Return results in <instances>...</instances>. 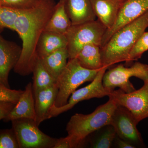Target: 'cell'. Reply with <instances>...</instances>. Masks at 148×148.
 <instances>
[{"instance_id":"26","label":"cell","mask_w":148,"mask_h":148,"mask_svg":"<svg viewBox=\"0 0 148 148\" xmlns=\"http://www.w3.org/2000/svg\"><path fill=\"white\" fill-rule=\"evenodd\" d=\"M0 148H19L16 133L12 127L1 130Z\"/></svg>"},{"instance_id":"20","label":"cell","mask_w":148,"mask_h":148,"mask_svg":"<svg viewBox=\"0 0 148 148\" xmlns=\"http://www.w3.org/2000/svg\"><path fill=\"white\" fill-rule=\"evenodd\" d=\"M76 58L86 69L99 70L104 67L101 59V47L94 44L84 46Z\"/></svg>"},{"instance_id":"16","label":"cell","mask_w":148,"mask_h":148,"mask_svg":"<svg viewBox=\"0 0 148 148\" xmlns=\"http://www.w3.org/2000/svg\"><path fill=\"white\" fill-rule=\"evenodd\" d=\"M66 5L72 25L96 20L90 0H66Z\"/></svg>"},{"instance_id":"5","label":"cell","mask_w":148,"mask_h":148,"mask_svg":"<svg viewBox=\"0 0 148 148\" xmlns=\"http://www.w3.org/2000/svg\"><path fill=\"white\" fill-rule=\"evenodd\" d=\"M107 28L99 20L72 25L66 35L69 59L75 58L84 46L94 44L101 47Z\"/></svg>"},{"instance_id":"11","label":"cell","mask_w":148,"mask_h":148,"mask_svg":"<svg viewBox=\"0 0 148 148\" xmlns=\"http://www.w3.org/2000/svg\"><path fill=\"white\" fill-rule=\"evenodd\" d=\"M148 11V0H125L122 3L118 16L113 27L106 30L101 47L108 41L115 32L135 21Z\"/></svg>"},{"instance_id":"21","label":"cell","mask_w":148,"mask_h":148,"mask_svg":"<svg viewBox=\"0 0 148 148\" xmlns=\"http://www.w3.org/2000/svg\"><path fill=\"white\" fill-rule=\"evenodd\" d=\"M69 55L67 47L62 48L42 58L43 64L51 75L57 80L66 68Z\"/></svg>"},{"instance_id":"4","label":"cell","mask_w":148,"mask_h":148,"mask_svg":"<svg viewBox=\"0 0 148 148\" xmlns=\"http://www.w3.org/2000/svg\"><path fill=\"white\" fill-rule=\"evenodd\" d=\"M99 70L84 68L77 58L69 59L66 68L56 80L58 93L52 106L59 108L66 105L77 88L85 82H92Z\"/></svg>"},{"instance_id":"2","label":"cell","mask_w":148,"mask_h":148,"mask_svg":"<svg viewBox=\"0 0 148 148\" xmlns=\"http://www.w3.org/2000/svg\"><path fill=\"white\" fill-rule=\"evenodd\" d=\"M148 27V11L135 21L114 33L106 44L101 47L104 67L126 62L137 41Z\"/></svg>"},{"instance_id":"1","label":"cell","mask_w":148,"mask_h":148,"mask_svg":"<svg viewBox=\"0 0 148 148\" xmlns=\"http://www.w3.org/2000/svg\"><path fill=\"white\" fill-rule=\"evenodd\" d=\"M56 4L54 0H42L36 7L21 10L14 29L22 43L21 57L14 69L16 73L24 76L32 73L38 42Z\"/></svg>"},{"instance_id":"17","label":"cell","mask_w":148,"mask_h":148,"mask_svg":"<svg viewBox=\"0 0 148 148\" xmlns=\"http://www.w3.org/2000/svg\"><path fill=\"white\" fill-rule=\"evenodd\" d=\"M67 44L66 35L44 31L38 42L36 53L38 57L42 59L55 51L67 47Z\"/></svg>"},{"instance_id":"24","label":"cell","mask_w":148,"mask_h":148,"mask_svg":"<svg viewBox=\"0 0 148 148\" xmlns=\"http://www.w3.org/2000/svg\"><path fill=\"white\" fill-rule=\"evenodd\" d=\"M148 50V32H144L137 41L125 63L130 64L132 61L141 58L143 53Z\"/></svg>"},{"instance_id":"31","label":"cell","mask_w":148,"mask_h":148,"mask_svg":"<svg viewBox=\"0 0 148 148\" xmlns=\"http://www.w3.org/2000/svg\"><path fill=\"white\" fill-rule=\"evenodd\" d=\"M119 1H120L121 2V3L125 1V0H119Z\"/></svg>"},{"instance_id":"8","label":"cell","mask_w":148,"mask_h":148,"mask_svg":"<svg viewBox=\"0 0 148 148\" xmlns=\"http://www.w3.org/2000/svg\"><path fill=\"white\" fill-rule=\"evenodd\" d=\"M108 69L104 67L100 69L90 84L73 92L66 105L59 108L52 106L49 111L48 119L69 110L79 102L92 98L108 96L112 91L106 88L103 84V76Z\"/></svg>"},{"instance_id":"27","label":"cell","mask_w":148,"mask_h":148,"mask_svg":"<svg viewBox=\"0 0 148 148\" xmlns=\"http://www.w3.org/2000/svg\"><path fill=\"white\" fill-rule=\"evenodd\" d=\"M24 92V90L11 89L0 83V102L16 104Z\"/></svg>"},{"instance_id":"19","label":"cell","mask_w":148,"mask_h":148,"mask_svg":"<svg viewBox=\"0 0 148 148\" xmlns=\"http://www.w3.org/2000/svg\"><path fill=\"white\" fill-rule=\"evenodd\" d=\"M116 134L112 125H106L88 135L83 143L82 147L88 145L91 148H112Z\"/></svg>"},{"instance_id":"10","label":"cell","mask_w":148,"mask_h":148,"mask_svg":"<svg viewBox=\"0 0 148 148\" xmlns=\"http://www.w3.org/2000/svg\"><path fill=\"white\" fill-rule=\"evenodd\" d=\"M138 124L128 109L117 105L111 121V124L115 130L116 135L135 148L144 147L145 144L142 135L137 127Z\"/></svg>"},{"instance_id":"6","label":"cell","mask_w":148,"mask_h":148,"mask_svg":"<svg viewBox=\"0 0 148 148\" xmlns=\"http://www.w3.org/2000/svg\"><path fill=\"white\" fill-rule=\"evenodd\" d=\"M135 77L143 81L148 79V65L136 62L130 67L121 64L109 69L103 77L104 87L112 91L116 87L126 93L136 90L130 79Z\"/></svg>"},{"instance_id":"30","label":"cell","mask_w":148,"mask_h":148,"mask_svg":"<svg viewBox=\"0 0 148 148\" xmlns=\"http://www.w3.org/2000/svg\"><path fill=\"white\" fill-rule=\"evenodd\" d=\"M53 148H72L68 137L57 139V142Z\"/></svg>"},{"instance_id":"15","label":"cell","mask_w":148,"mask_h":148,"mask_svg":"<svg viewBox=\"0 0 148 148\" xmlns=\"http://www.w3.org/2000/svg\"><path fill=\"white\" fill-rule=\"evenodd\" d=\"M58 88L56 83L34 93L36 121L39 125L42 122L48 119V114L56 101Z\"/></svg>"},{"instance_id":"12","label":"cell","mask_w":148,"mask_h":148,"mask_svg":"<svg viewBox=\"0 0 148 148\" xmlns=\"http://www.w3.org/2000/svg\"><path fill=\"white\" fill-rule=\"evenodd\" d=\"M22 48L13 42L0 36V83L10 88L8 77L10 72L18 63Z\"/></svg>"},{"instance_id":"25","label":"cell","mask_w":148,"mask_h":148,"mask_svg":"<svg viewBox=\"0 0 148 148\" xmlns=\"http://www.w3.org/2000/svg\"><path fill=\"white\" fill-rule=\"evenodd\" d=\"M42 0H0V6L26 10L36 7Z\"/></svg>"},{"instance_id":"22","label":"cell","mask_w":148,"mask_h":148,"mask_svg":"<svg viewBox=\"0 0 148 148\" xmlns=\"http://www.w3.org/2000/svg\"><path fill=\"white\" fill-rule=\"evenodd\" d=\"M32 73L34 93L56 83V80L45 68L41 58L37 55L33 66Z\"/></svg>"},{"instance_id":"14","label":"cell","mask_w":148,"mask_h":148,"mask_svg":"<svg viewBox=\"0 0 148 148\" xmlns=\"http://www.w3.org/2000/svg\"><path fill=\"white\" fill-rule=\"evenodd\" d=\"M36 117L33 84L29 82L26 86L24 93L14 108L3 121H12L22 118L31 119L36 121Z\"/></svg>"},{"instance_id":"29","label":"cell","mask_w":148,"mask_h":148,"mask_svg":"<svg viewBox=\"0 0 148 148\" xmlns=\"http://www.w3.org/2000/svg\"><path fill=\"white\" fill-rule=\"evenodd\" d=\"M112 148H135L128 142L120 138L116 134L113 142Z\"/></svg>"},{"instance_id":"9","label":"cell","mask_w":148,"mask_h":148,"mask_svg":"<svg viewBox=\"0 0 148 148\" xmlns=\"http://www.w3.org/2000/svg\"><path fill=\"white\" fill-rule=\"evenodd\" d=\"M143 82L144 85L138 90L126 93L119 89L113 90L108 96L117 105L128 109L138 123L148 118V79Z\"/></svg>"},{"instance_id":"18","label":"cell","mask_w":148,"mask_h":148,"mask_svg":"<svg viewBox=\"0 0 148 148\" xmlns=\"http://www.w3.org/2000/svg\"><path fill=\"white\" fill-rule=\"evenodd\" d=\"M66 0H59L44 31L66 35L72 25L66 9Z\"/></svg>"},{"instance_id":"7","label":"cell","mask_w":148,"mask_h":148,"mask_svg":"<svg viewBox=\"0 0 148 148\" xmlns=\"http://www.w3.org/2000/svg\"><path fill=\"white\" fill-rule=\"evenodd\" d=\"M19 148H53L57 139L41 131L35 120L22 118L12 121Z\"/></svg>"},{"instance_id":"23","label":"cell","mask_w":148,"mask_h":148,"mask_svg":"<svg viewBox=\"0 0 148 148\" xmlns=\"http://www.w3.org/2000/svg\"><path fill=\"white\" fill-rule=\"evenodd\" d=\"M21 10L0 6V29H8L14 31L15 23Z\"/></svg>"},{"instance_id":"13","label":"cell","mask_w":148,"mask_h":148,"mask_svg":"<svg viewBox=\"0 0 148 148\" xmlns=\"http://www.w3.org/2000/svg\"><path fill=\"white\" fill-rule=\"evenodd\" d=\"M95 16L107 30L116 21L122 3L119 0H90Z\"/></svg>"},{"instance_id":"28","label":"cell","mask_w":148,"mask_h":148,"mask_svg":"<svg viewBox=\"0 0 148 148\" xmlns=\"http://www.w3.org/2000/svg\"><path fill=\"white\" fill-rule=\"evenodd\" d=\"M16 105L14 103L0 102V120H3L8 116Z\"/></svg>"},{"instance_id":"3","label":"cell","mask_w":148,"mask_h":148,"mask_svg":"<svg viewBox=\"0 0 148 148\" xmlns=\"http://www.w3.org/2000/svg\"><path fill=\"white\" fill-rule=\"evenodd\" d=\"M88 114L76 113L71 117L66 130L72 148L82 147V143L90 133L106 125L111 119L117 105L112 98Z\"/></svg>"}]
</instances>
